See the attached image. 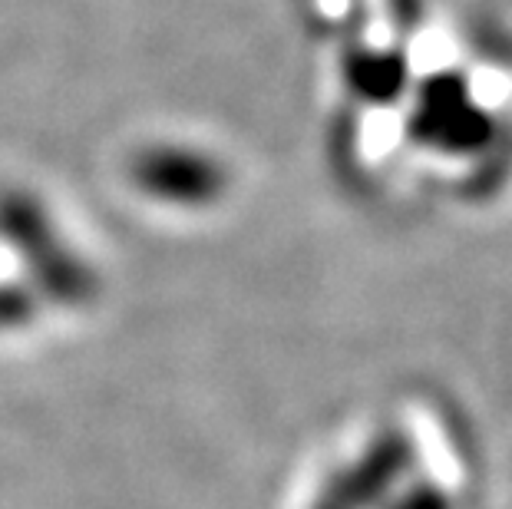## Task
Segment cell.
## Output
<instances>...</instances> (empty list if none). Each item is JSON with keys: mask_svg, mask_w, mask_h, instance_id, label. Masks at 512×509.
I'll list each match as a JSON object with an SVG mask.
<instances>
[{"mask_svg": "<svg viewBox=\"0 0 512 509\" xmlns=\"http://www.w3.org/2000/svg\"><path fill=\"white\" fill-rule=\"evenodd\" d=\"M139 189L172 205H209L222 196L225 172L212 156L189 146H156L136 159Z\"/></svg>", "mask_w": 512, "mask_h": 509, "instance_id": "6da1fadb", "label": "cell"}, {"mask_svg": "<svg viewBox=\"0 0 512 509\" xmlns=\"http://www.w3.org/2000/svg\"><path fill=\"white\" fill-rule=\"evenodd\" d=\"M347 80L354 93L374 96V100H394L403 86V63L384 53H357L347 60Z\"/></svg>", "mask_w": 512, "mask_h": 509, "instance_id": "7a4b0ae2", "label": "cell"}]
</instances>
